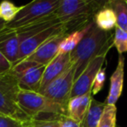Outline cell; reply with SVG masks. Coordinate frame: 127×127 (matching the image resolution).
<instances>
[{"label":"cell","instance_id":"6da1fadb","mask_svg":"<svg viewBox=\"0 0 127 127\" xmlns=\"http://www.w3.org/2000/svg\"><path fill=\"white\" fill-rule=\"evenodd\" d=\"M114 33L97 28L93 21L81 42L70 52L71 63L75 68V79L80 76L92 59L101 55H107L113 46Z\"/></svg>","mask_w":127,"mask_h":127},{"label":"cell","instance_id":"7a4b0ae2","mask_svg":"<svg viewBox=\"0 0 127 127\" xmlns=\"http://www.w3.org/2000/svg\"><path fill=\"white\" fill-rule=\"evenodd\" d=\"M107 1L97 0H61L55 15L64 25L67 34L85 28L93 20L94 15Z\"/></svg>","mask_w":127,"mask_h":127},{"label":"cell","instance_id":"3957f363","mask_svg":"<svg viewBox=\"0 0 127 127\" xmlns=\"http://www.w3.org/2000/svg\"><path fill=\"white\" fill-rule=\"evenodd\" d=\"M17 102L20 109L32 119L39 118L44 114H50L52 118L67 115V110L51 102L38 92L19 88Z\"/></svg>","mask_w":127,"mask_h":127},{"label":"cell","instance_id":"277c9868","mask_svg":"<svg viewBox=\"0 0 127 127\" xmlns=\"http://www.w3.org/2000/svg\"><path fill=\"white\" fill-rule=\"evenodd\" d=\"M60 1L61 0H35L23 5L16 18L11 23L6 24L5 27L16 30L49 19L55 15Z\"/></svg>","mask_w":127,"mask_h":127},{"label":"cell","instance_id":"5b68a950","mask_svg":"<svg viewBox=\"0 0 127 127\" xmlns=\"http://www.w3.org/2000/svg\"><path fill=\"white\" fill-rule=\"evenodd\" d=\"M18 90V82L11 70L0 75V113L21 121H31L32 118L20 109L17 102Z\"/></svg>","mask_w":127,"mask_h":127},{"label":"cell","instance_id":"8992f818","mask_svg":"<svg viewBox=\"0 0 127 127\" xmlns=\"http://www.w3.org/2000/svg\"><path fill=\"white\" fill-rule=\"evenodd\" d=\"M45 66L23 60L12 65L11 71L20 89L38 92Z\"/></svg>","mask_w":127,"mask_h":127},{"label":"cell","instance_id":"52a82bcc","mask_svg":"<svg viewBox=\"0 0 127 127\" xmlns=\"http://www.w3.org/2000/svg\"><path fill=\"white\" fill-rule=\"evenodd\" d=\"M74 79L75 68L71 64V65L65 72L51 82L40 94L44 95L51 102L67 110V104L71 98Z\"/></svg>","mask_w":127,"mask_h":127},{"label":"cell","instance_id":"ba28073f","mask_svg":"<svg viewBox=\"0 0 127 127\" xmlns=\"http://www.w3.org/2000/svg\"><path fill=\"white\" fill-rule=\"evenodd\" d=\"M62 34H67V32H66V29L64 25L60 21H58L54 25L49 26L48 28L44 29V30L32 35L31 37H27L26 39H25L20 43L18 60L16 64L19 63L26 58H28L39 46L47 42L48 40L58 35H62Z\"/></svg>","mask_w":127,"mask_h":127},{"label":"cell","instance_id":"9c48e42d","mask_svg":"<svg viewBox=\"0 0 127 127\" xmlns=\"http://www.w3.org/2000/svg\"><path fill=\"white\" fill-rule=\"evenodd\" d=\"M105 58L106 55H101L92 59L89 63L85 71L74 81L71 93V98L85 94L92 90V84L95 79L96 75L102 68Z\"/></svg>","mask_w":127,"mask_h":127},{"label":"cell","instance_id":"30bf717a","mask_svg":"<svg viewBox=\"0 0 127 127\" xmlns=\"http://www.w3.org/2000/svg\"><path fill=\"white\" fill-rule=\"evenodd\" d=\"M71 65V63L70 59V53L57 55L45 66L38 93H42L51 82L63 75Z\"/></svg>","mask_w":127,"mask_h":127},{"label":"cell","instance_id":"8fae6325","mask_svg":"<svg viewBox=\"0 0 127 127\" xmlns=\"http://www.w3.org/2000/svg\"><path fill=\"white\" fill-rule=\"evenodd\" d=\"M19 46V39L15 29L4 27L0 31V52L12 65L18 60Z\"/></svg>","mask_w":127,"mask_h":127},{"label":"cell","instance_id":"7c38bea8","mask_svg":"<svg viewBox=\"0 0 127 127\" xmlns=\"http://www.w3.org/2000/svg\"><path fill=\"white\" fill-rule=\"evenodd\" d=\"M66 34L58 35L51 39L48 40L41 46H39L33 53L30 55L25 59L26 61L34 62L41 65H47L48 64L58 55L59 44L65 37Z\"/></svg>","mask_w":127,"mask_h":127},{"label":"cell","instance_id":"4fadbf2b","mask_svg":"<svg viewBox=\"0 0 127 127\" xmlns=\"http://www.w3.org/2000/svg\"><path fill=\"white\" fill-rule=\"evenodd\" d=\"M124 77H125V57L123 55L118 56V65L114 72L111 77V85L108 96L105 99L104 104L108 105H115L118 102L123 92Z\"/></svg>","mask_w":127,"mask_h":127},{"label":"cell","instance_id":"5bb4252c","mask_svg":"<svg viewBox=\"0 0 127 127\" xmlns=\"http://www.w3.org/2000/svg\"><path fill=\"white\" fill-rule=\"evenodd\" d=\"M92 99V90L83 95L70 98L67 104V115L73 120L80 123L88 111Z\"/></svg>","mask_w":127,"mask_h":127},{"label":"cell","instance_id":"9a60e30c","mask_svg":"<svg viewBox=\"0 0 127 127\" xmlns=\"http://www.w3.org/2000/svg\"><path fill=\"white\" fill-rule=\"evenodd\" d=\"M93 24V20L91 21L85 28L81 30L74 31L69 34H66L65 37H64L62 42L59 44L58 54H63V53H70L78 46V44L81 42L84 38L85 34L90 30L91 26Z\"/></svg>","mask_w":127,"mask_h":127},{"label":"cell","instance_id":"2e32d148","mask_svg":"<svg viewBox=\"0 0 127 127\" xmlns=\"http://www.w3.org/2000/svg\"><path fill=\"white\" fill-rule=\"evenodd\" d=\"M93 21L97 28L104 32H111V30L116 28V17L112 9L108 6L107 2L94 15Z\"/></svg>","mask_w":127,"mask_h":127},{"label":"cell","instance_id":"e0dca14e","mask_svg":"<svg viewBox=\"0 0 127 127\" xmlns=\"http://www.w3.org/2000/svg\"><path fill=\"white\" fill-rule=\"evenodd\" d=\"M105 104L92 97L90 107L84 119L80 122V127H97L99 119L103 114Z\"/></svg>","mask_w":127,"mask_h":127},{"label":"cell","instance_id":"ac0fdd59","mask_svg":"<svg viewBox=\"0 0 127 127\" xmlns=\"http://www.w3.org/2000/svg\"><path fill=\"white\" fill-rule=\"evenodd\" d=\"M107 4L114 11L116 17V27L127 32L126 0H110L107 1Z\"/></svg>","mask_w":127,"mask_h":127},{"label":"cell","instance_id":"d6986e66","mask_svg":"<svg viewBox=\"0 0 127 127\" xmlns=\"http://www.w3.org/2000/svg\"><path fill=\"white\" fill-rule=\"evenodd\" d=\"M21 9L22 6H17L10 1H2L0 3V19L5 24L11 23Z\"/></svg>","mask_w":127,"mask_h":127},{"label":"cell","instance_id":"ffe728a7","mask_svg":"<svg viewBox=\"0 0 127 127\" xmlns=\"http://www.w3.org/2000/svg\"><path fill=\"white\" fill-rule=\"evenodd\" d=\"M117 122V107L116 105H108L103 111V114L99 119L97 127H116Z\"/></svg>","mask_w":127,"mask_h":127},{"label":"cell","instance_id":"44dd1931","mask_svg":"<svg viewBox=\"0 0 127 127\" xmlns=\"http://www.w3.org/2000/svg\"><path fill=\"white\" fill-rule=\"evenodd\" d=\"M113 45L116 47L119 55H123V53L127 52V32L116 27L113 38Z\"/></svg>","mask_w":127,"mask_h":127},{"label":"cell","instance_id":"7402d4cb","mask_svg":"<svg viewBox=\"0 0 127 127\" xmlns=\"http://www.w3.org/2000/svg\"><path fill=\"white\" fill-rule=\"evenodd\" d=\"M31 121H21L0 113V127H28Z\"/></svg>","mask_w":127,"mask_h":127},{"label":"cell","instance_id":"603a6c76","mask_svg":"<svg viewBox=\"0 0 127 127\" xmlns=\"http://www.w3.org/2000/svg\"><path fill=\"white\" fill-rule=\"evenodd\" d=\"M106 79V71L105 68H101L97 73L95 77V79L92 84V95H96L98 92H100L104 88V83H105Z\"/></svg>","mask_w":127,"mask_h":127},{"label":"cell","instance_id":"cb8c5ba5","mask_svg":"<svg viewBox=\"0 0 127 127\" xmlns=\"http://www.w3.org/2000/svg\"><path fill=\"white\" fill-rule=\"evenodd\" d=\"M31 127H59V118H34L31 121Z\"/></svg>","mask_w":127,"mask_h":127},{"label":"cell","instance_id":"d4e9b609","mask_svg":"<svg viewBox=\"0 0 127 127\" xmlns=\"http://www.w3.org/2000/svg\"><path fill=\"white\" fill-rule=\"evenodd\" d=\"M59 127H80V123L73 120L68 115H63L59 118Z\"/></svg>","mask_w":127,"mask_h":127},{"label":"cell","instance_id":"484cf974","mask_svg":"<svg viewBox=\"0 0 127 127\" xmlns=\"http://www.w3.org/2000/svg\"><path fill=\"white\" fill-rule=\"evenodd\" d=\"M12 67V64L0 52V75L8 72Z\"/></svg>","mask_w":127,"mask_h":127},{"label":"cell","instance_id":"4316f807","mask_svg":"<svg viewBox=\"0 0 127 127\" xmlns=\"http://www.w3.org/2000/svg\"><path fill=\"white\" fill-rule=\"evenodd\" d=\"M5 25H6V24L4 23V22L3 21V20L0 19V31L3 30V29H4V27H5Z\"/></svg>","mask_w":127,"mask_h":127},{"label":"cell","instance_id":"83f0119b","mask_svg":"<svg viewBox=\"0 0 127 127\" xmlns=\"http://www.w3.org/2000/svg\"><path fill=\"white\" fill-rule=\"evenodd\" d=\"M28 127H31V122H30V125H29V126Z\"/></svg>","mask_w":127,"mask_h":127},{"label":"cell","instance_id":"f1b7e54d","mask_svg":"<svg viewBox=\"0 0 127 127\" xmlns=\"http://www.w3.org/2000/svg\"><path fill=\"white\" fill-rule=\"evenodd\" d=\"M126 2H127V0H126Z\"/></svg>","mask_w":127,"mask_h":127},{"label":"cell","instance_id":"f546056e","mask_svg":"<svg viewBox=\"0 0 127 127\" xmlns=\"http://www.w3.org/2000/svg\"><path fill=\"white\" fill-rule=\"evenodd\" d=\"M1 114H2V113H1Z\"/></svg>","mask_w":127,"mask_h":127}]
</instances>
